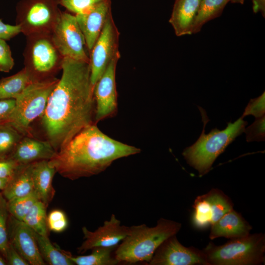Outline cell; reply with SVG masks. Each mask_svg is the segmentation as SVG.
Wrapping results in <instances>:
<instances>
[{
  "mask_svg": "<svg viewBox=\"0 0 265 265\" xmlns=\"http://www.w3.org/2000/svg\"><path fill=\"white\" fill-rule=\"evenodd\" d=\"M204 196L210 203L212 209V224L233 209V204L231 200L218 189H212L208 193L204 194Z\"/></svg>",
  "mask_w": 265,
  "mask_h": 265,
  "instance_id": "4316f807",
  "label": "cell"
},
{
  "mask_svg": "<svg viewBox=\"0 0 265 265\" xmlns=\"http://www.w3.org/2000/svg\"><path fill=\"white\" fill-rule=\"evenodd\" d=\"M52 39L63 58L89 62V53L75 15L61 12Z\"/></svg>",
  "mask_w": 265,
  "mask_h": 265,
  "instance_id": "9c48e42d",
  "label": "cell"
},
{
  "mask_svg": "<svg viewBox=\"0 0 265 265\" xmlns=\"http://www.w3.org/2000/svg\"><path fill=\"white\" fill-rule=\"evenodd\" d=\"M181 226L180 223L161 218L154 227L145 224L129 227L127 236L114 251V256L120 263L148 264L160 245L176 235Z\"/></svg>",
  "mask_w": 265,
  "mask_h": 265,
  "instance_id": "3957f363",
  "label": "cell"
},
{
  "mask_svg": "<svg viewBox=\"0 0 265 265\" xmlns=\"http://www.w3.org/2000/svg\"><path fill=\"white\" fill-rule=\"evenodd\" d=\"M201 0H175L169 22L177 36L192 34Z\"/></svg>",
  "mask_w": 265,
  "mask_h": 265,
  "instance_id": "ac0fdd59",
  "label": "cell"
},
{
  "mask_svg": "<svg viewBox=\"0 0 265 265\" xmlns=\"http://www.w3.org/2000/svg\"><path fill=\"white\" fill-rule=\"evenodd\" d=\"M253 11L255 13L260 12L263 16L265 15V0H252Z\"/></svg>",
  "mask_w": 265,
  "mask_h": 265,
  "instance_id": "ab89813d",
  "label": "cell"
},
{
  "mask_svg": "<svg viewBox=\"0 0 265 265\" xmlns=\"http://www.w3.org/2000/svg\"><path fill=\"white\" fill-rule=\"evenodd\" d=\"M8 211L7 200L2 193H0V251L4 254L9 243L8 220Z\"/></svg>",
  "mask_w": 265,
  "mask_h": 265,
  "instance_id": "f546056e",
  "label": "cell"
},
{
  "mask_svg": "<svg viewBox=\"0 0 265 265\" xmlns=\"http://www.w3.org/2000/svg\"><path fill=\"white\" fill-rule=\"evenodd\" d=\"M21 32V29L18 25L5 24L2 19H0V39L9 40Z\"/></svg>",
  "mask_w": 265,
  "mask_h": 265,
  "instance_id": "f35d334b",
  "label": "cell"
},
{
  "mask_svg": "<svg viewBox=\"0 0 265 265\" xmlns=\"http://www.w3.org/2000/svg\"><path fill=\"white\" fill-rule=\"evenodd\" d=\"M58 80L54 77L30 83L15 99V108L6 123L24 136H31L30 125L43 116L49 98Z\"/></svg>",
  "mask_w": 265,
  "mask_h": 265,
  "instance_id": "8992f818",
  "label": "cell"
},
{
  "mask_svg": "<svg viewBox=\"0 0 265 265\" xmlns=\"http://www.w3.org/2000/svg\"><path fill=\"white\" fill-rule=\"evenodd\" d=\"M47 206L38 200L26 215L23 222L38 234L48 236Z\"/></svg>",
  "mask_w": 265,
  "mask_h": 265,
  "instance_id": "d4e9b609",
  "label": "cell"
},
{
  "mask_svg": "<svg viewBox=\"0 0 265 265\" xmlns=\"http://www.w3.org/2000/svg\"><path fill=\"white\" fill-rule=\"evenodd\" d=\"M6 41L0 39V71L7 73L12 70L15 63L10 48Z\"/></svg>",
  "mask_w": 265,
  "mask_h": 265,
  "instance_id": "e575fe53",
  "label": "cell"
},
{
  "mask_svg": "<svg viewBox=\"0 0 265 265\" xmlns=\"http://www.w3.org/2000/svg\"><path fill=\"white\" fill-rule=\"evenodd\" d=\"M6 264L5 261L0 257V265H4Z\"/></svg>",
  "mask_w": 265,
  "mask_h": 265,
  "instance_id": "7bdbcfd3",
  "label": "cell"
},
{
  "mask_svg": "<svg viewBox=\"0 0 265 265\" xmlns=\"http://www.w3.org/2000/svg\"><path fill=\"white\" fill-rule=\"evenodd\" d=\"M48 229L51 231L59 233L67 227L68 220L65 213L59 210L51 211L47 216Z\"/></svg>",
  "mask_w": 265,
  "mask_h": 265,
  "instance_id": "d6a6232c",
  "label": "cell"
},
{
  "mask_svg": "<svg viewBox=\"0 0 265 265\" xmlns=\"http://www.w3.org/2000/svg\"><path fill=\"white\" fill-rule=\"evenodd\" d=\"M16 105L15 99L0 100V124L6 123Z\"/></svg>",
  "mask_w": 265,
  "mask_h": 265,
  "instance_id": "8d00e7d4",
  "label": "cell"
},
{
  "mask_svg": "<svg viewBox=\"0 0 265 265\" xmlns=\"http://www.w3.org/2000/svg\"><path fill=\"white\" fill-rule=\"evenodd\" d=\"M265 93L264 92L258 97L250 100L241 117L243 118L247 115H252L258 118L265 115Z\"/></svg>",
  "mask_w": 265,
  "mask_h": 265,
  "instance_id": "836d02e7",
  "label": "cell"
},
{
  "mask_svg": "<svg viewBox=\"0 0 265 265\" xmlns=\"http://www.w3.org/2000/svg\"><path fill=\"white\" fill-rule=\"evenodd\" d=\"M265 115L256 118V120L244 132L246 133L247 142L261 141L265 139Z\"/></svg>",
  "mask_w": 265,
  "mask_h": 265,
  "instance_id": "1f68e13d",
  "label": "cell"
},
{
  "mask_svg": "<svg viewBox=\"0 0 265 265\" xmlns=\"http://www.w3.org/2000/svg\"><path fill=\"white\" fill-rule=\"evenodd\" d=\"M245 0H230V1H231L233 3H238L243 4Z\"/></svg>",
  "mask_w": 265,
  "mask_h": 265,
  "instance_id": "b9f144b4",
  "label": "cell"
},
{
  "mask_svg": "<svg viewBox=\"0 0 265 265\" xmlns=\"http://www.w3.org/2000/svg\"><path fill=\"white\" fill-rule=\"evenodd\" d=\"M204 127L201 134L192 145L185 148L182 153L187 163L197 170L200 175L208 173L216 158L235 138L244 131L248 124L240 117L234 123L229 122L223 130L214 128L208 133L205 127L209 121L205 111L198 106Z\"/></svg>",
  "mask_w": 265,
  "mask_h": 265,
  "instance_id": "277c9868",
  "label": "cell"
},
{
  "mask_svg": "<svg viewBox=\"0 0 265 265\" xmlns=\"http://www.w3.org/2000/svg\"><path fill=\"white\" fill-rule=\"evenodd\" d=\"M24 136L9 124H0V159L8 158Z\"/></svg>",
  "mask_w": 265,
  "mask_h": 265,
  "instance_id": "484cf974",
  "label": "cell"
},
{
  "mask_svg": "<svg viewBox=\"0 0 265 265\" xmlns=\"http://www.w3.org/2000/svg\"><path fill=\"white\" fill-rule=\"evenodd\" d=\"M34 191L31 163L20 164L9 179L2 195L7 200L27 195Z\"/></svg>",
  "mask_w": 265,
  "mask_h": 265,
  "instance_id": "ffe728a7",
  "label": "cell"
},
{
  "mask_svg": "<svg viewBox=\"0 0 265 265\" xmlns=\"http://www.w3.org/2000/svg\"><path fill=\"white\" fill-rule=\"evenodd\" d=\"M4 255L7 259V263L10 265H28V263L17 251L13 245L9 242Z\"/></svg>",
  "mask_w": 265,
  "mask_h": 265,
  "instance_id": "74e56055",
  "label": "cell"
},
{
  "mask_svg": "<svg viewBox=\"0 0 265 265\" xmlns=\"http://www.w3.org/2000/svg\"><path fill=\"white\" fill-rule=\"evenodd\" d=\"M9 179L0 178V190H3L5 187Z\"/></svg>",
  "mask_w": 265,
  "mask_h": 265,
  "instance_id": "60d3db41",
  "label": "cell"
},
{
  "mask_svg": "<svg viewBox=\"0 0 265 265\" xmlns=\"http://www.w3.org/2000/svg\"><path fill=\"white\" fill-rule=\"evenodd\" d=\"M33 81L25 68L14 75L0 79V100L16 99Z\"/></svg>",
  "mask_w": 265,
  "mask_h": 265,
  "instance_id": "44dd1931",
  "label": "cell"
},
{
  "mask_svg": "<svg viewBox=\"0 0 265 265\" xmlns=\"http://www.w3.org/2000/svg\"><path fill=\"white\" fill-rule=\"evenodd\" d=\"M211 225L209 238L212 240L219 237L231 239L243 237L249 235L252 229L241 215L233 209Z\"/></svg>",
  "mask_w": 265,
  "mask_h": 265,
  "instance_id": "e0dca14e",
  "label": "cell"
},
{
  "mask_svg": "<svg viewBox=\"0 0 265 265\" xmlns=\"http://www.w3.org/2000/svg\"><path fill=\"white\" fill-rule=\"evenodd\" d=\"M10 220L9 242L29 265H45L39 250L34 232L24 222L11 215Z\"/></svg>",
  "mask_w": 265,
  "mask_h": 265,
  "instance_id": "5bb4252c",
  "label": "cell"
},
{
  "mask_svg": "<svg viewBox=\"0 0 265 265\" xmlns=\"http://www.w3.org/2000/svg\"><path fill=\"white\" fill-rule=\"evenodd\" d=\"M19 165L11 158L0 159V178H10Z\"/></svg>",
  "mask_w": 265,
  "mask_h": 265,
  "instance_id": "d590c367",
  "label": "cell"
},
{
  "mask_svg": "<svg viewBox=\"0 0 265 265\" xmlns=\"http://www.w3.org/2000/svg\"><path fill=\"white\" fill-rule=\"evenodd\" d=\"M193 225L199 229H205L212 225V213L210 203L204 195L198 196L193 206Z\"/></svg>",
  "mask_w": 265,
  "mask_h": 265,
  "instance_id": "83f0119b",
  "label": "cell"
},
{
  "mask_svg": "<svg viewBox=\"0 0 265 265\" xmlns=\"http://www.w3.org/2000/svg\"><path fill=\"white\" fill-rule=\"evenodd\" d=\"M120 57L119 53L112 60L94 86L96 124L104 119L114 117L117 112L115 76L117 62Z\"/></svg>",
  "mask_w": 265,
  "mask_h": 265,
  "instance_id": "8fae6325",
  "label": "cell"
},
{
  "mask_svg": "<svg viewBox=\"0 0 265 265\" xmlns=\"http://www.w3.org/2000/svg\"><path fill=\"white\" fill-rule=\"evenodd\" d=\"M117 246L96 247L92 249L89 255L76 257L71 255L70 258L74 265H115L120 263L114 254L112 255Z\"/></svg>",
  "mask_w": 265,
  "mask_h": 265,
  "instance_id": "cb8c5ba5",
  "label": "cell"
},
{
  "mask_svg": "<svg viewBox=\"0 0 265 265\" xmlns=\"http://www.w3.org/2000/svg\"><path fill=\"white\" fill-rule=\"evenodd\" d=\"M111 15V0H104L86 12L75 15L89 53L100 36L107 19Z\"/></svg>",
  "mask_w": 265,
  "mask_h": 265,
  "instance_id": "9a60e30c",
  "label": "cell"
},
{
  "mask_svg": "<svg viewBox=\"0 0 265 265\" xmlns=\"http://www.w3.org/2000/svg\"><path fill=\"white\" fill-rule=\"evenodd\" d=\"M203 252L209 265L261 264L265 262V237L249 234L220 246L210 243Z\"/></svg>",
  "mask_w": 265,
  "mask_h": 265,
  "instance_id": "5b68a950",
  "label": "cell"
},
{
  "mask_svg": "<svg viewBox=\"0 0 265 265\" xmlns=\"http://www.w3.org/2000/svg\"><path fill=\"white\" fill-rule=\"evenodd\" d=\"M59 5L74 15L83 13L104 0H58Z\"/></svg>",
  "mask_w": 265,
  "mask_h": 265,
  "instance_id": "4dcf8cb0",
  "label": "cell"
},
{
  "mask_svg": "<svg viewBox=\"0 0 265 265\" xmlns=\"http://www.w3.org/2000/svg\"><path fill=\"white\" fill-rule=\"evenodd\" d=\"M140 152L110 137L93 124L78 133L49 161L61 176L75 180L98 175L116 160Z\"/></svg>",
  "mask_w": 265,
  "mask_h": 265,
  "instance_id": "7a4b0ae2",
  "label": "cell"
},
{
  "mask_svg": "<svg viewBox=\"0 0 265 265\" xmlns=\"http://www.w3.org/2000/svg\"><path fill=\"white\" fill-rule=\"evenodd\" d=\"M61 70L41 117L46 140L56 152L83 129L96 124L89 62L63 58Z\"/></svg>",
  "mask_w": 265,
  "mask_h": 265,
  "instance_id": "6da1fadb",
  "label": "cell"
},
{
  "mask_svg": "<svg viewBox=\"0 0 265 265\" xmlns=\"http://www.w3.org/2000/svg\"><path fill=\"white\" fill-rule=\"evenodd\" d=\"M119 35L120 32L111 15L89 52L90 79L93 86L112 60L120 53Z\"/></svg>",
  "mask_w": 265,
  "mask_h": 265,
  "instance_id": "30bf717a",
  "label": "cell"
},
{
  "mask_svg": "<svg viewBox=\"0 0 265 265\" xmlns=\"http://www.w3.org/2000/svg\"><path fill=\"white\" fill-rule=\"evenodd\" d=\"M40 253L44 260L51 265H73L71 254L55 247L48 236H42L34 232Z\"/></svg>",
  "mask_w": 265,
  "mask_h": 265,
  "instance_id": "7402d4cb",
  "label": "cell"
},
{
  "mask_svg": "<svg viewBox=\"0 0 265 265\" xmlns=\"http://www.w3.org/2000/svg\"><path fill=\"white\" fill-rule=\"evenodd\" d=\"M56 172L49 160H41L31 163V173L34 191L39 200L47 207L53 198L54 190L52 182Z\"/></svg>",
  "mask_w": 265,
  "mask_h": 265,
  "instance_id": "d6986e66",
  "label": "cell"
},
{
  "mask_svg": "<svg viewBox=\"0 0 265 265\" xmlns=\"http://www.w3.org/2000/svg\"><path fill=\"white\" fill-rule=\"evenodd\" d=\"M82 231L84 240L77 248L78 252L80 254L96 247L118 245L127 236L129 227L122 225L121 221L112 214L110 219L105 221L103 225L96 230L90 231L86 227H83Z\"/></svg>",
  "mask_w": 265,
  "mask_h": 265,
  "instance_id": "4fadbf2b",
  "label": "cell"
},
{
  "mask_svg": "<svg viewBox=\"0 0 265 265\" xmlns=\"http://www.w3.org/2000/svg\"><path fill=\"white\" fill-rule=\"evenodd\" d=\"M176 235L165 240L157 248L149 265H209L203 251L183 245Z\"/></svg>",
  "mask_w": 265,
  "mask_h": 265,
  "instance_id": "7c38bea8",
  "label": "cell"
},
{
  "mask_svg": "<svg viewBox=\"0 0 265 265\" xmlns=\"http://www.w3.org/2000/svg\"><path fill=\"white\" fill-rule=\"evenodd\" d=\"M230 0H201L192 34L199 32L207 22L219 17Z\"/></svg>",
  "mask_w": 265,
  "mask_h": 265,
  "instance_id": "603a6c76",
  "label": "cell"
},
{
  "mask_svg": "<svg viewBox=\"0 0 265 265\" xmlns=\"http://www.w3.org/2000/svg\"><path fill=\"white\" fill-rule=\"evenodd\" d=\"M58 0H21L16 6V25L26 37L50 34L62 11Z\"/></svg>",
  "mask_w": 265,
  "mask_h": 265,
  "instance_id": "ba28073f",
  "label": "cell"
},
{
  "mask_svg": "<svg viewBox=\"0 0 265 265\" xmlns=\"http://www.w3.org/2000/svg\"><path fill=\"white\" fill-rule=\"evenodd\" d=\"M38 200L39 199L34 192L25 196L7 200L8 212L15 218L22 221Z\"/></svg>",
  "mask_w": 265,
  "mask_h": 265,
  "instance_id": "f1b7e54d",
  "label": "cell"
},
{
  "mask_svg": "<svg viewBox=\"0 0 265 265\" xmlns=\"http://www.w3.org/2000/svg\"><path fill=\"white\" fill-rule=\"evenodd\" d=\"M23 55L24 68L33 81L54 77L61 70L63 57L54 45L52 35L26 36Z\"/></svg>",
  "mask_w": 265,
  "mask_h": 265,
  "instance_id": "52a82bcc",
  "label": "cell"
},
{
  "mask_svg": "<svg viewBox=\"0 0 265 265\" xmlns=\"http://www.w3.org/2000/svg\"><path fill=\"white\" fill-rule=\"evenodd\" d=\"M56 152L48 140L24 136L8 158L19 164H26L41 160H50Z\"/></svg>",
  "mask_w": 265,
  "mask_h": 265,
  "instance_id": "2e32d148",
  "label": "cell"
}]
</instances>
